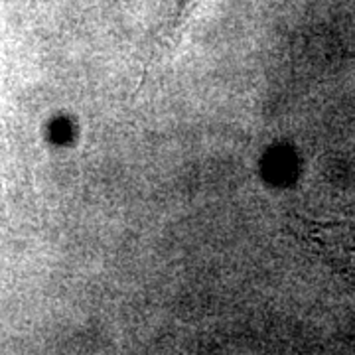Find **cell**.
<instances>
[{"label":"cell","instance_id":"obj_1","mask_svg":"<svg viewBox=\"0 0 355 355\" xmlns=\"http://www.w3.org/2000/svg\"><path fill=\"white\" fill-rule=\"evenodd\" d=\"M211 0H176L174 4V14L170 18V22L164 26L162 34L158 42L154 44L153 58L148 60V67L156 64V60L160 55H170L182 44V40L186 38V34L190 32L191 24L196 22V18L202 14V10L209 4Z\"/></svg>","mask_w":355,"mask_h":355}]
</instances>
